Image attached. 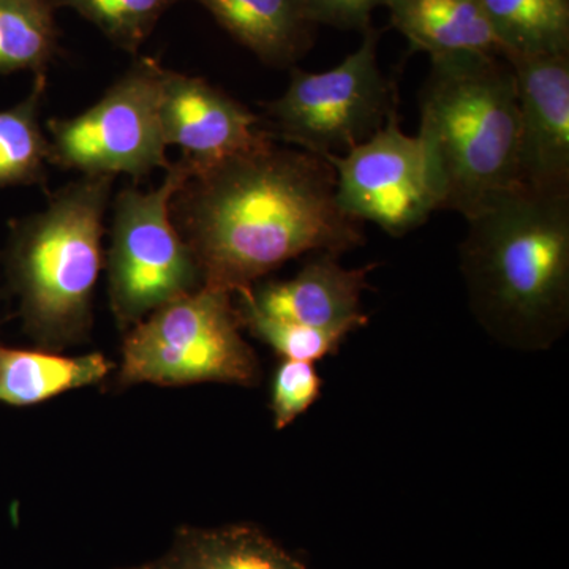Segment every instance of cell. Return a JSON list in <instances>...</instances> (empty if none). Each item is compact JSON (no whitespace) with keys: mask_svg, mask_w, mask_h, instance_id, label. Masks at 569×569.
<instances>
[{"mask_svg":"<svg viewBox=\"0 0 569 569\" xmlns=\"http://www.w3.org/2000/svg\"><path fill=\"white\" fill-rule=\"evenodd\" d=\"M203 287L238 295L305 253L339 254L365 244L361 222L336 201V176L323 157L263 148L194 174L171 200Z\"/></svg>","mask_w":569,"mask_h":569,"instance_id":"1","label":"cell"},{"mask_svg":"<svg viewBox=\"0 0 569 569\" xmlns=\"http://www.w3.org/2000/svg\"><path fill=\"white\" fill-rule=\"evenodd\" d=\"M467 223L460 269L479 325L507 347H552L569 325V194L512 190Z\"/></svg>","mask_w":569,"mask_h":569,"instance_id":"2","label":"cell"},{"mask_svg":"<svg viewBox=\"0 0 569 569\" xmlns=\"http://www.w3.org/2000/svg\"><path fill=\"white\" fill-rule=\"evenodd\" d=\"M430 61L418 138L438 211L459 212L467 220L522 189L515 73L501 54Z\"/></svg>","mask_w":569,"mask_h":569,"instance_id":"3","label":"cell"},{"mask_svg":"<svg viewBox=\"0 0 569 569\" xmlns=\"http://www.w3.org/2000/svg\"><path fill=\"white\" fill-rule=\"evenodd\" d=\"M112 183L108 176H81L11 228V284L26 331L44 350L74 346L91 331Z\"/></svg>","mask_w":569,"mask_h":569,"instance_id":"4","label":"cell"},{"mask_svg":"<svg viewBox=\"0 0 569 569\" xmlns=\"http://www.w3.org/2000/svg\"><path fill=\"white\" fill-rule=\"evenodd\" d=\"M260 380V361L241 336L233 295L206 287L130 329L118 376L121 387L216 381L250 388Z\"/></svg>","mask_w":569,"mask_h":569,"instance_id":"5","label":"cell"},{"mask_svg":"<svg viewBox=\"0 0 569 569\" xmlns=\"http://www.w3.org/2000/svg\"><path fill=\"white\" fill-rule=\"evenodd\" d=\"M192 176L181 159L156 189L127 187L116 197L107 268L112 316L122 331L203 288L197 258L171 216V200Z\"/></svg>","mask_w":569,"mask_h":569,"instance_id":"6","label":"cell"},{"mask_svg":"<svg viewBox=\"0 0 569 569\" xmlns=\"http://www.w3.org/2000/svg\"><path fill=\"white\" fill-rule=\"evenodd\" d=\"M380 32L370 28L358 50L335 69H293L279 99L263 103L261 126L272 140L328 159L343 156L397 116V89L378 63Z\"/></svg>","mask_w":569,"mask_h":569,"instance_id":"7","label":"cell"},{"mask_svg":"<svg viewBox=\"0 0 569 569\" xmlns=\"http://www.w3.org/2000/svg\"><path fill=\"white\" fill-rule=\"evenodd\" d=\"M164 67L141 56L99 102L73 118L50 119V163L81 176L146 178L171 167L160 126Z\"/></svg>","mask_w":569,"mask_h":569,"instance_id":"8","label":"cell"},{"mask_svg":"<svg viewBox=\"0 0 569 569\" xmlns=\"http://www.w3.org/2000/svg\"><path fill=\"white\" fill-rule=\"evenodd\" d=\"M336 176V201L358 222L376 223L402 238L438 211L422 142L391 119L343 156L328 157Z\"/></svg>","mask_w":569,"mask_h":569,"instance_id":"9","label":"cell"},{"mask_svg":"<svg viewBox=\"0 0 569 569\" xmlns=\"http://www.w3.org/2000/svg\"><path fill=\"white\" fill-rule=\"evenodd\" d=\"M160 126L164 144L181 148L193 176L272 142L261 118L204 78L163 69Z\"/></svg>","mask_w":569,"mask_h":569,"instance_id":"10","label":"cell"},{"mask_svg":"<svg viewBox=\"0 0 569 569\" xmlns=\"http://www.w3.org/2000/svg\"><path fill=\"white\" fill-rule=\"evenodd\" d=\"M515 73L522 189L569 194V56H503Z\"/></svg>","mask_w":569,"mask_h":569,"instance_id":"11","label":"cell"},{"mask_svg":"<svg viewBox=\"0 0 569 569\" xmlns=\"http://www.w3.org/2000/svg\"><path fill=\"white\" fill-rule=\"evenodd\" d=\"M337 258L317 253L293 279L254 283L236 295V305L287 323L351 335L369 321L361 302L376 264L348 269Z\"/></svg>","mask_w":569,"mask_h":569,"instance_id":"12","label":"cell"},{"mask_svg":"<svg viewBox=\"0 0 569 569\" xmlns=\"http://www.w3.org/2000/svg\"><path fill=\"white\" fill-rule=\"evenodd\" d=\"M119 569H310L250 523L181 527L159 559Z\"/></svg>","mask_w":569,"mask_h":569,"instance_id":"13","label":"cell"},{"mask_svg":"<svg viewBox=\"0 0 569 569\" xmlns=\"http://www.w3.org/2000/svg\"><path fill=\"white\" fill-rule=\"evenodd\" d=\"M260 61L287 67L310 48L313 22L302 0H194Z\"/></svg>","mask_w":569,"mask_h":569,"instance_id":"14","label":"cell"},{"mask_svg":"<svg viewBox=\"0 0 569 569\" xmlns=\"http://www.w3.org/2000/svg\"><path fill=\"white\" fill-rule=\"evenodd\" d=\"M391 24L430 59L500 54L481 0H389Z\"/></svg>","mask_w":569,"mask_h":569,"instance_id":"15","label":"cell"},{"mask_svg":"<svg viewBox=\"0 0 569 569\" xmlns=\"http://www.w3.org/2000/svg\"><path fill=\"white\" fill-rule=\"evenodd\" d=\"M111 369L102 353L70 358L50 350L0 347V403L39 406L71 389L100 383Z\"/></svg>","mask_w":569,"mask_h":569,"instance_id":"16","label":"cell"},{"mask_svg":"<svg viewBox=\"0 0 569 569\" xmlns=\"http://www.w3.org/2000/svg\"><path fill=\"white\" fill-rule=\"evenodd\" d=\"M501 56H569V0H481Z\"/></svg>","mask_w":569,"mask_h":569,"instance_id":"17","label":"cell"},{"mask_svg":"<svg viewBox=\"0 0 569 569\" xmlns=\"http://www.w3.org/2000/svg\"><path fill=\"white\" fill-rule=\"evenodd\" d=\"M44 93L47 73L37 74L29 96L0 111V189L36 186L47 179L50 140L40 122Z\"/></svg>","mask_w":569,"mask_h":569,"instance_id":"18","label":"cell"},{"mask_svg":"<svg viewBox=\"0 0 569 569\" xmlns=\"http://www.w3.org/2000/svg\"><path fill=\"white\" fill-rule=\"evenodd\" d=\"M52 0H0V74L47 73L58 52Z\"/></svg>","mask_w":569,"mask_h":569,"instance_id":"19","label":"cell"},{"mask_svg":"<svg viewBox=\"0 0 569 569\" xmlns=\"http://www.w3.org/2000/svg\"><path fill=\"white\" fill-rule=\"evenodd\" d=\"M179 0H52L56 9H71L92 22L116 47L137 52L157 22Z\"/></svg>","mask_w":569,"mask_h":569,"instance_id":"20","label":"cell"},{"mask_svg":"<svg viewBox=\"0 0 569 569\" xmlns=\"http://www.w3.org/2000/svg\"><path fill=\"white\" fill-rule=\"evenodd\" d=\"M234 306L241 328L249 329L250 335L271 347L284 359L320 361L326 356L336 353L337 348L348 336L343 331H325V329L287 323V321L261 316L247 307Z\"/></svg>","mask_w":569,"mask_h":569,"instance_id":"21","label":"cell"},{"mask_svg":"<svg viewBox=\"0 0 569 569\" xmlns=\"http://www.w3.org/2000/svg\"><path fill=\"white\" fill-rule=\"evenodd\" d=\"M323 380L313 362L283 359L272 380L271 411L277 430L295 422L321 396Z\"/></svg>","mask_w":569,"mask_h":569,"instance_id":"22","label":"cell"},{"mask_svg":"<svg viewBox=\"0 0 569 569\" xmlns=\"http://www.w3.org/2000/svg\"><path fill=\"white\" fill-rule=\"evenodd\" d=\"M313 24L366 32L372 28L373 11L388 7L389 0H302Z\"/></svg>","mask_w":569,"mask_h":569,"instance_id":"23","label":"cell"}]
</instances>
